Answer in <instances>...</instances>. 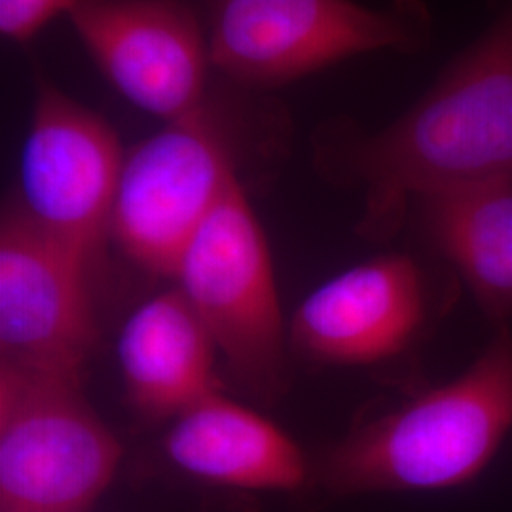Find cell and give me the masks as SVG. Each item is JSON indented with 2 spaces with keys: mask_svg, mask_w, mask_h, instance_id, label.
Segmentation results:
<instances>
[{
  "mask_svg": "<svg viewBox=\"0 0 512 512\" xmlns=\"http://www.w3.org/2000/svg\"><path fill=\"white\" fill-rule=\"evenodd\" d=\"M313 145L329 181L363 192L370 239L391 238L425 194L512 179V6L391 126L334 120Z\"/></svg>",
  "mask_w": 512,
  "mask_h": 512,
  "instance_id": "6da1fadb",
  "label": "cell"
},
{
  "mask_svg": "<svg viewBox=\"0 0 512 512\" xmlns=\"http://www.w3.org/2000/svg\"><path fill=\"white\" fill-rule=\"evenodd\" d=\"M512 429V334L463 376L391 410L330 448L317 480L334 495L431 492L475 478Z\"/></svg>",
  "mask_w": 512,
  "mask_h": 512,
  "instance_id": "7a4b0ae2",
  "label": "cell"
},
{
  "mask_svg": "<svg viewBox=\"0 0 512 512\" xmlns=\"http://www.w3.org/2000/svg\"><path fill=\"white\" fill-rule=\"evenodd\" d=\"M211 65L241 84L279 86L353 55L418 52L433 19L421 0H207Z\"/></svg>",
  "mask_w": 512,
  "mask_h": 512,
  "instance_id": "3957f363",
  "label": "cell"
},
{
  "mask_svg": "<svg viewBox=\"0 0 512 512\" xmlns=\"http://www.w3.org/2000/svg\"><path fill=\"white\" fill-rule=\"evenodd\" d=\"M80 380L0 366V512H86L109 488L122 448Z\"/></svg>",
  "mask_w": 512,
  "mask_h": 512,
  "instance_id": "277c9868",
  "label": "cell"
},
{
  "mask_svg": "<svg viewBox=\"0 0 512 512\" xmlns=\"http://www.w3.org/2000/svg\"><path fill=\"white\" fill-rule=\"evenodd\" d=\"M220 357L245 384L274 391L285 327L270 245L239 181L184 247L173 272Z\"/></svg>",
  "mask_w": 512,
  "mask_h": 512,
  "instance_id": "5b68a950",
  "label": "cell"
},
{
  "mask_svg": "<svg viewBox=\"0 0 512 512\" xmlns=\"http://www.w3.org/2000/svg\"><path fill=\"white\" fill-rule=\"evenodd\" d=\"M236 181L226 131L205 101L126 154L110 238L148 272L173 277L186 243Z\"/></svg>",
  "mask_w": 512,
  "mask_h": 512,
  "instance_id": "8992f818",
  "label": "cell"
},
{
  "mask_svg": "<svg viewBox=\"0 0 512 512\" xmlns=\"http://www.w3.org/2000/svg\"><path fill=\"white\" fill-rule=\"evenodd\" d=\"M124 158L107 120L37 71L31 122L19 154L16 203L93 268L110 238Z\"/></svg>",
  "mask_w": 512,
  "mask_h": 512,
  "instance_id": "52a82bcc",
  "label": "cell"
},
{
  "mask_svg": "<svg viewBox=\"0 0 512 512\" xmlns=\"http://www.w3.org/2000/svg\"><path fill=\"white\" fill-rule=\"evenodd\" d=\"M92 264L12 202L0 222V366L82 378Z\"/></svg>",
  "mask_w": 512,
  "mask_h": 512,
  "instance_id": "ba28073f",
  "label": "cell"
},
{
  "mask_svg": "<svg viewBox=\"0 0 512 512\" xmlns=\"http://www.w3.org/2000/svg\"><path fill=\"white\" fill-rule=\"evenodd\" d=\"M71 23L110 86L171 122L205 103V29L179 0H78Z\"/></svg>",
  "mask_w": 512,
  "mask_h": 512,
  "instance_id": "9c48e42d",
  "label": "cell"
},
{
  "mask_svg": "<svg viewBox=\"0 0 512 512\" xmlns=\"http://www.w3.org/2000/svg\"><path fill=\"white\" fill-rule=\"evenodd\" d=\"M427 313L420 266L404 255L357 264L313 289L291 321L302 353L330 365H376L418 336Z\"/></svg>",
  "mask_w": 512,
  "mask_h": 512,
  "instance_id": "30bf717a",
  "label": "cell"
},
{
  "mask_svg": "<svg viewBox=\"0 0 512 512\" xmlns=\"http://www.w3.org/2000/svg\"><path fill=\"white\" fill-rule=\"evenodd\" d=\"M164 452L184 475L234 490L294 492L310 478L302 450L283 429L220 391L173 418Z\"/></svg>",
  "mask_w": 512,
  "mask_h": 512,
  "instance_id": "8fae6325",
  "label": "cell"
},
{
  "mask_svg": "<svg viewBox=\"0 0 512 512\" xmlns=\"http://www.w3.org/2000/svg\"><path fill=\"white\" fill-rule=\"evenodd\" d=\"M219 351L184 294H158L133 311L118 338L129 401L152 418H177L220 391Z\"/></svg>",
  "mask_w": 512,
  "mask_h": 512,
  "instance_id": "7c38bea8",
  "label": "cell"
},
{
  "mask_svg": "<svg viewBox=\"0 0 512 512\" xmlns=\"http://www.w3.org/2000/svg\"><path fill=\"white\" fill-rule=\"evenodd\" d=\"M431 245L494 321L512 313V179L431 192L414 202Z\"/></svg>",
  "mask_w": 512,
  "mask_h": 512,
  "instance_id": "4fadbf2b",
  "label": "cell"
},
{
  "mask_svg": "<svg viewBox=\"0 0 512 512\" xmlns=\"http://www.w3.org/2000/svg\"><path fill=\"white\" fill-rule=\"evenodd\" d=\"M78 0H0V35L29 44L59 16H71Z\"/></svg>",
  "mask_w": 512,
  "mask_h": 512,
  "instance_id": "5bb4252c",
  "label": "cell"
}]
</instances>
